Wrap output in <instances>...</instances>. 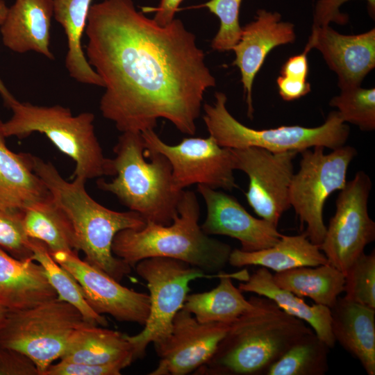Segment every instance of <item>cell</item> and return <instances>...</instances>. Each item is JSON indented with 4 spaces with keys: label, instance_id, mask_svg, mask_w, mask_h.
Returning a JSON list of instances; mask_svg holds the SVG:
<instances>
[{
    "label": "cell",
    "instance_id": "e575fe53",
    "mask_svg": "<svg viewBox=\"0 0 375 375\" xmlns=\"http://www.w3.org/2000/svg\"><path fill=\"white\" fill-rule=\"evenodd\" d=\"M22 212L0 209V247L15 258L27 260L31 259L33 251Z\"/></svg>",
    "mask_w": 375,
    "mask_h": 375
},
{
    "label": "cell",
    "instance_id": "5bb4252c",
    "mask_svg": "<svg viewBox=\"0 0 375 375\" xmlns=\"http://www.w3.org/2000/svg\"><path fill=\"white\" fill-rule=\"evenodd\" d=\"M54 260L72 274L89 306L98 314H108L124 322L144 326L149 313L147 293L122 285L102 270L81 260L76 252L49 253Z\"/></svg>",
    "mask_w": 375,
    "mask_h": 375
},
{
    "label": "cell",
    "instance_id": "4316f807",
    "mask_svg": "<svg viewBox=\"0 0 375 375\" xmlns=\"http://www.w3.org/2000/svg\"><path fill=\"white\" fill-rule=\"evenodd\" d=\"M273 279L279 288L329 308L344 292L345 282L344 274L329 263L276 272Z\"/></svg>",
    "mask_w": 375,
    "mask_h": 375
},
{
    "label": "cell",
    "instance_id": "30bf717a",
    "mask_svg": "<svg viewBox=\"0 0 375 375\" xmlns=\"http://www.w3.org/2000/svg\"><path fill=\"white\" fill-rule=\"evenodd\" d=\"M325 147H314L301 152L299 169L294 173L290 186V206L302 224L305 233L314 244L324 240L326 226L323 219L326 199L347 183V173L357 155L356 148L344 145L326 154Z\"/></svg>",
    "mask_w": 375,
    "mask_h": 375
},
{
    "label": "cell",
    "instance_id": "3957f363",
    "mask_svg": "<svg viewBox=\"0 0 375 375\" xmlns=\"http://www.w3.org/2000/svg\"><path fill=\"white\" fill-rule=\"evenodd\" d=\"M34 172L43 181L52 198L64 212L74 231L76 249L85 254V261L117 281L131 272V267L114 256V238L124 229L140 230L146 225L138 213L119 212L106 208L87 192L86 180L64 179L49 162L30 154Z\"/></svg>",
    "mask_w": 375,
    "mask_h": 375
},
{
    "label": "cell",
    "instance_id": "836d02e7",
    "mask_svg": "<svg viewBox=\"0 0 375 375\" xmlns=\"http://www.w3.org/2000/svg\"><path fill=\"white\" fill-rule=\"evenodd\" d=\"M241 2L242 0H210L201 6L208 8L220 22L219 31L211 42L213 49L232 50L239 42L242 34L239 22Z\"/></svg>",
    "mask_w": 375,
    "mask_h": 375
},
{
    "label": "cell",
    "instance_id": "ac0fdd59",
    "mask_svg": "<svg viewBox=\"0 0 375 375\" xmlns=\"http://www.w3.org/2000/svg\"><path fill=\"white\" fill-rule=\"evenodd\" d=\"M294 24L281 21L278 12L264 9L257 11L256 19L242 27L239 42L233 47L236 65L241 73V81L248 106V116L253 117L252 86L267 54L276 47L295 40Z\"/></svg>",
    "mask_w": 375,
    "mask_h": 375
},
{
    "label": "cell",
    "instance_id": "f546056e",
    "mask_svg": "<svg viewBox=\"0 0 375 375\" xmlns=\"http://www.w3.org/2000/svg\"><path fill=\"white\" fill-rule=\"evenodd\" d=\"M30 239L33 251L31 259L43 267L50 284L57 293V299L76 307L86 322L107 326L108 323L106 318L89 306L80 285L72 274L54 260L43 242Z\"/></svg>",
    "mask_w": 375,
    "mask_h": 375
},
{
    "label": "cell",
    "instance_id": "83f0119b",
    "mask_svg": "<svg viewBox=\"0 0 375 375\" xmlns=\"http://www.w3.org/2000/svg\"><path fill=\"white\" fill-rule=\"evenodd\" d=\"M28 237L43 242L49 253H78L72 225L51 194L26 207L22 212Z\"/></svg>",
    "mask_w": 375,
    "mask_h": 375
},
{
    "label": "cell",
    "instance_id": "52a82bcc",
    "mask_svg": "<svg viewBox=\"0 0 375 375\" xmlns=\"http://www.w3.org/2000/svg\"><path fill=\"white\" fill-rule=\"evenodd\" d=\"M215 97L212 105L203 104V119L209 135L222 147H260L276 153H301L317 146L333 150L345 145L349 135V127L337 110L331 111L325 122L317 127L294 125L257 130L241 124L228 112L224 93L217 92Z\"/></svg>",
    "mask_w": 375,
    "mask_h": 375
},
{
    "label": "cell",
    "instance_id": "603a6c76",
    "mask_svg": "<svg viewBox=\"0 0 375 375\" xmlns=\"http://www.w3.org/2000/svg\"><path fill=\"white\" fill-rule=\"evenodd\" d=\"M239 290L267 297L281 309L309 324L315 334L330 348L335 340L331 331L330 308L319 304H307L301 297L279 288L268 269L260 267L239 283Z\"/></svg>",
    "mask_w": 375,
    "mask_h": 375
},
{
    "label": "cell",
    "instance_id": "ba28073f",
    "mask_svg": "<svg viewBox=\"0 0 375 375\" xmlns=\"http://www.w3.org/2000/svg\"><path fill=\"white\" fill-rule=\"evenodd\" d=\"M85 323L76 307L58 299L25 310H8L0 325V346L27 356L43 375L60 359L73 333Z\"/></svg>",
    "mask_w": 375,
    "mask_h": 375
},
{
    "label": "cell",
    "instance_id": "277c9868",
    "mask_svg": "<svg viewBox=\"0 0 375 375\" xmlns=\"http://www.w3.org/2000/svg\"><path fill=\"white\" fill-rule=\"evenodd\" d=\"M199 217L196 194L184 190L178 215L170 224L147 222L140 230H122L114 238L112 253L132 268L143 259L163 257L185 262L207 274L220 273L228 263L232 248L206 234Z\"/></svg>",
    "mask_w": 375,
    "mask_h": 375
},
{
    "label": "cell",
    "instance_id": "74e56055",
    "mask_svg": "<svg viewBox=\"0 0 375 375\" xmlns=\"http://www.w3.org/2000/svg\"><path fill=\"white\" fill-rule=\"evenodd\" d=\"M349 0H318L314 12L313 26H328L331 22L341 25L348 22V17L340 12V7ZM368 3L369 12L374 15L375 0H365Z\"/></svg>",
    "mask_w": 375,
    "mask_h": 375
},
{
    "label": "cell",
    "instance_id": "5b68a950",
    "mask_svg": "<svg viewBox=\"0 0 375 375\" xmlns=\"http://www.w3.org/2000/svg\"><path fill=\"white\" fill-rule=\"evenodd\" d=\"M113 151L114 178L99 181V188L113 194L146 222L170 224L178 215L183 190L174 188L167 158L145 149L141 133H122Z\"/></svg>",
    "mask_w": 375,
    "mask_h": 375
},
{
    "label": "cell",
    "instance_id": "f1b7e54d",
    "mask_svg": "<svg viewBox=\"0 0 375 375\" xmlns=\"http://www.w3.org/2000/svg\"><path fill=\"white\" fill-rule=\"evenodd\" d=\"M233 276L223 272L217 287L207 292L188 294L183 308L200 322H233L253 305L233 285Z\"/></svg>",
    "mask_w": 375,
    "mask_h": 375
},
{
    "label": "cell",
    "instance_id": "f35d334b",
    "mask_svg": "<svg viewBox=\"0 0 375 375\" xmlns=\"http://www.w3.org/2000/svg\"><path fill=\"white\" fill-rule=\"evenodd\" d=\"M276 83L279 94L285 101L298 99L310 92V85L307 80L294 79L281 75Z\"/></svg>",
    "mask_w": 375,
    "mask_h": 375
},
{
    "label": "cell",
    "instance_id": "8fae6325",
    "mask_svg": "<svg viewBox=\"0 0 375 375\" xmlns=\"http://www.w3.org/2000/svg\"><path fill=\"white\" fill-rule=\"evenodd\" d=\"M141 135L145 149L160 153L169 160L176 190L183 191L193 184L227 191L238 188L231 149L219 146L210 135L185 138L178 144L169 145L153 129Z\"/></svg>",
    "mask_w": 375,
    "mask_h": 375
},
{
    "label": "cell",
    "instance_id": "4fadbf2b",
    "mask_svg": "<svg viewBox=\"0 0 375 375\" xmlns=\"http://www.w3.org/2000/svg\"><path fill=\"white\" fill-rule=\"evenodd\" d=\"M234 169L249 178L245 197L261 219L278 227L283 214L291 208L290 186L294 174L296 151L272 152L260 147L231 149Z\"/></svg>",
    "mask_w": 375,
    "mask_h": 375
},
{
    "label": "cell",
    "instance_id": "ffe728a7",
    "mask_svg": "<svg viewBox=\"0 0 375 375\" xmlns=\"http://www.w3.org/2000/svg\"><path fill=\"white\" fill-rule=\"evenodd\" d=\"M43 267L31 259L14 258L0 247V306L25 310L57 299Z\"/></svg>",
    "mask_w": 375,
    "mask_h": 375
},
{
    "label": "cell",
    "instance_id": "7a4b0ae2",
    "mask_svg": "<svg viewBox=\"0 0 375 375\" xmlns=\"http://www.w3.org/2000/svg\"><path fill=\"white\" fill-rule=\"evenodd\" d=\"M253 308L232 322L211 358L196 374L262 375L313 330L271 299L252 296Z\"/></svg>",
    "mask_w": 375,
    "mask_h": 375
},
{
    "label": "cell",
    "instance_id": "d590c367",
    "mask_svg": "<svg viewBox=\"0 0 375 375\" xmlns=\"http://www.w3.org/2000/svg\"><path fill=\"white\" fill-rule=\"evenodd\" d=\"M124 368L119 363L92 365L60 360L50 365L43 375H119Z\"/></svg>",
    "mask_w": 375,
    "mask_h": 375
},
{
    "label": "cell",
    "instance_id": "2e32d148",
    "mask_svg": "<svg viewBox=\"0 0 375 375\" xmlns=\"http://www.w3.org/2000/svg\"><path fill=\"white\" fill-rule=\"evenodd\" d=\"M207 209L206 217L201 225L208 235H226L238 240L244 251H256L269 248L282 235L268 222L250 215L233 196L222 191L197 185Z\"/></svg>",
    "mask_w": 375,
    "mask_h": 375
},
{
    "label": "cell",
    "instance_id": "44dd1931",
    "mask_svg": "<svg viewBox=\"0 0 375 375\" xmlns=\"http://www.w3.org/2000/svg\"><path fill=\"white\" fill-rule=\"evenodd\" d=\"M330 310L335 342L360 362L368 375H374L375 309L339 297Z\"/></svg>",
    "mask_w": 375,
    "mask_h": 375
},
{
    "label": "cell",
    "instance_id": "d4e9b609",
    "mask_svg": "<svg viewBox=\"0 0 375 375\" xmlns=\"http://www.w3.org/2000/svg\"><path fill=\"white\" fill-rule=\"evenodd\" d=\"M60 360L92 365L119 363L125 367L135 360L127 334L87 322L73 333Z\"/></svg>",
    "mask_w": 375,
    "mask_h": 375
},
{
    "label": "cell",
    "instance_id": "484cf974",
    "mask_svg": "<svg viewBox=\"0 0 375 375\" xmlns=\"http://www.w3.org/2000/svg\"><path fill=\"white\" fill-rule=\"evenodd\" d=\"M92 0H53V16L62 26L67 40L65 67L69 76L84 84L104 87L90 65L81 45Z\"/></svg>",
    "mask_w": 375,
    "mask_h": 375
},
{
    "label": "cell",
    "instance_id": "ab89813d",
    "mask_svg": "<svg viewBox=\"0 0 375 375\" xmlns=\"http://www.w3.org/2000/svg\"><path fill=\"white\" fill-rule=\"evenodd\" d=\"M308 52V50L304 49L301 53L289 58L281 68V75L294 79L307 80Z\"/></svg>",
    "mask_w": 375,
    "mask_h": 375
},
{
    "label": "cell",
    "instance_id": "e0dca14e",
    "mask_svg": "<svg viewBox=\"0 0 375 375\" xmlns=\"http://www.w3.org/2000/svg\"><path fill=\"white\" fill-rule=\"evenodd\" d=\"M318 49L338 78V87L360 86L375 67V30L358 35H342L329 26H312L305 49Z\"/></svg>",
    "mask_w": 375,
    "mask_h": 375
},
{
    "label": "cell",
    "instance_id": "8992f818",
    "mask_svg": "<svg viewBox=\"0 0 375 375\" xmlns=\"http://www.w3.org/2000/svg\"><path fill=\"white\" fill-rule=\"evenodd\" d=\"M8 108L12 115L3 123L6 138H24L34 132L43 133L75 162L74 177L87 181L114 176L112 160L104 156L95 135L93 113L74 116L69 108L60 105L40 106L16 99Z\"/></svg>",
    "mask_w": 375,
    "mask_h": 375
},
{
    "label": "cell",
    "instance_id": "cb8c5ba5",
    "mask_svg": "<svg viewBox=\"0 0 375 375\" xmlns=\"http://www.w3.org/2000/svg\"><path fill=\"white\" fill-rule=\"evenodd\" d=\"M228 263L235 267L260 266L275 272L305 266L328 264L319 246L312 243L305 232L296 235H281L272 247L256 251L232 249Z\"/></svg>",
    "mask_w": 375,
    "mask_h": 375
},
{
    "label": "cell",
    "instance_id": "9c48e42d",
    "mask_svg": "<svg viewBox=\"0 0 375 375\" xmlns=\"http://www.w3.org/2000/svg\"><path fill=\"white\" fill-rule=\"evenodd\" d=\"M134 268L146 281L150 300L144 328L137 335H127L135 360L144 357L151 343L156 345L170 334L174 319L183 308L190 291V283L201 278H219L223 271L207 274L185 262L163 257L143 259Z\"/></svg>",
    "mask_w": 375,
    "mask_h": 375
},
{
    "label": "cell",
    "instance_id": "60d3db41",
    "mask_svg": "<svg viewBox=\"0 0 375 375\" xmlns=\"http://www.w3.org/2000/svg\"><path fill=\"white\" fill-rule=\"evenodd\" d=\"M183 0H160L159 6L154 9L153 20L160 26H166L174 19V15Z\"/></svg>",
    "mask_w": 375,
    "mask_h": 375
},
{
    "label": "cell",
    "instance_id": "6da1fadb",
    "mask_svg": "<svg viewBox=\"0 0 375 375\" xmlns=\"http://www.w3.org/2000/svg\"><path fill=\"white\" fill-rule=\"evenodd\" d=\"M86 58L102 79L99 109L122 133L170 122L193 135L205 92L216 84L195 35L178 19L166 26L138 12L132 0L91 5Z\"/></svg>",
    "mask_w": 375,
    "mask_h": 375
},
{
    "label": "cell",
    "instance_id": "9a60e30c",
    "mask_svg": "<svg viewBox=\"0 0 375 375\" xmlns=\"http://www.w3.org/2000/svg\"><path fill=\"white\" fill-rule=\"evenodd\" d=\"M231 324L200 322L181 309L170 334L155 345L159 362L149 375H185L196 371L213 355Z\"/></svg>",
    "mask_w": 375,
    "mask_h": 375
},
{
    "label": "cell",
    "instance_id": "1f68e13d",
    "mask_svg": "<svg viewBox=\"0 0 375 375\" xmlns=\"http://www.w3.org/2000/svg\"><path fill=\"white\" fill-rule=\"evenodd\" d=\"M329 105L338 108L344 122L356 125L363 131L375 128V89L356 86L341 90Z\"/></svg>",
    "mask_w": 375,
    "mask_h": 375
},
{
    "label": "cell",
    "instance_id": "8d00e7d4",
    "mask_svg": "<svg viewBox=\"0 0 375 375\" xmlns=\"http://www.w3.org/2000/svg\"><path fill=\"white\" fill-rule=\"evenodd\" d=\"M0 375H39V372L23 353L0 346Z\"/></svg>",
    "mask_w": 375,
    "mask_h": 375
},
{
    "label": "cell",
    "instance_id": "7bdbcfd3",
    "mask_svg": "<svg viewBox=\"0 0 375 375\" xmlns=\"http://www.w3.org/2000/svg\"><path fill=\"white\" fill-rule=\"evenodd\" d=\"M8 310V309L0 306V325L3 322Z\"/></svg>",
    "mask_w": 375,
    "mask_h": 375
},
{
    "label": "cell",
    "instance_id": "7402d4cb",
    "mask_svg": "<svg viewBox=\"0 0 375 375\" xmlns=\"http://www.w3.org/2000/svg\"><path fill=\"white\" fill-rule=\"evenodd\" d=\"M0 120V209L22 212L50 192L34 172L30 153H16L6 146Z\"/></svg>",
    "mask_w": 375,
    "mask_h": 375
},
{
    "label": "cell",
    "instance_id": "7c38bea8",
    "mask_svg": "<svg viewBox=\"0 0 375 375\" xmlns=\"http://www.w3.org/2000/svg\"><path fill=\"white\" fill-rule=\"evenodd\" d=\"M372 181L364 171L356 172L340 190L336 210L319 245L328 263L344 274L375 240V222L368 212Z\"/></svg>",
    "mask_w": 375,
    "mask_h": 375
},
{
    "label": "cell",
    "instance_id": "b9f144b4",
    "mask_svg": "<svg viewBox=\"0 0 375 375\" xmlns=\"http://www.w3.org/2000/svg\"><path fill=\"white\" fill-rule=\"evenodd\" d=\"M8 7L6 6V2L4 0H0V26L3 24L7 12H8ZM0 95L1 96L4 103L6 105L7 107L10 105V103L15 99V98L12 96V94L10 92V91L7 89L5 84L2 81V80L0 78Z\"/></svg>",
    "mask_w": 375,
    "mask_h": 375
},
{
    "label": "cell",
    "instance_id": "d6986e66",
    "mask_svg": "<svg viewBox=\"0 0 375 375\" xmlns=\"http://www.w3.org/2000/svg\"><path fill=\"white\" fill-rule=\"evenodd\" d=\"M53 0H15L0 26L2 42L11 51H33L53 59L49 49Z\"/></svg>",
    "mask_w": 375,
    "mask_h": 375
},
{
    "label": "cell",
    "instance_id": "4dcf8cb0",
    "mask_svg": "<svg viewBox=\"0 0 375 375\" xmlns=\"http://www.w3.org/2000/svg\"><path fill=\"white\" fill-rule=\"evenodd\" d=\"M329 349L312 331L294 344L266 375H324L328 369Z\"/></svg>",
    "mask_w": 375,
    "mask_h": 375
},
{
    "label": "cell",
    "instance_id": "d6a6232c",
    "mask_svg": "<svg viewBox=\"0 0 375 375\" xmlns=\"http://www.w3.org/2000/svg\"><path fill=\"white\" fill-rule=\"evenodd\" d=\"M344 286L345 299L375 309V252H364L351 265Z\"/></svg>",
    "mask_w": 375,
    "mask_h": 375
}]
</instances>
